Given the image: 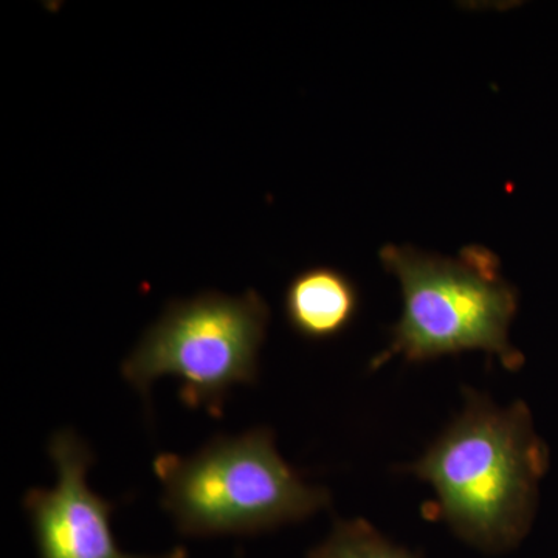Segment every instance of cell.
Listing matches in <instances>:
<instances>
[{"instance_id": "obj_2", "label": "cell", "mask_w": 558, "mask_h": 558, "mask_svg": "<svg viewBox=\"0 0 558 558\" xmlns=\"http://www.w3.org/2000/svg\"><path fill=\"white\" fill-rule=\"evenodd\" d=\"M379 258L398 278L403 307L373 368L398 355L421 363L465 351L486 352L509 371L523 366V354L509 339L519 292L502 277L492 250L472 244L449 258L388 244Z\"/></svg>"}, {"instance_id": "obj_6", "label": "cell", "mask_w": 558, "mask_h": 558, "mask_svg": "<svg viewBox=\"0 0 558 558\" xmlns=\"http://www.w3.org/2000/svg\"><path fill=\"white\" fill-rule=\"evenodd\" d=\"M359 310L357 286L333 267L300 271L286 288V322L303 339H336L354 323Z\"/></svg>"}, {"instance_id": "obj_4", "label": "cell", "mask_w": 558, "mask_h": 558, "mask_svg": "<svg viewBox=\"0 0 558 558\" xmlns=\"http://www.w3.org/2000/svg\"><path fill=\"white\" fill-rule=\"evenodd\" d=\"M269 322V304L256 290L172 300L124 360L121 376L145 398L154 381L175 377L186 407L222 417L230 389L258 380Z\"/></svg>"}, {"instance_id": "obj_5", "label": "cell", "mask_w": 558, "mask_h": 558, "mask_svg": "<svg viewBox=\"0 0 558 558\" xmlns=\"http://www.w3.org/2000/svg\"><path fill=\"white\" fill-rule=\"evenodd\" d=\"M49 454L57 484L31 488L24 497L39 558H189L185 548L161 556H134L119 548L110 526L116 505L87 484L94 453L73 429L51 436Z\"/></svg>"}, {"instance_id": "obj_1", "label": "cell", "mask_w": 558, "mask_h": 558, "mask_svg": "<svg viewBox=\"0 0 558 558\" xmlns=\"http://www.w3.org/2000/svg\"><path fill=\"white\" fill-rule=\"evenodd\" d=\"M464 398L462 413L407 470L435 490L428 519L484 553H506L532 526L548 447L526 403L501 409L472 389Z\"/></svg>"}, {"instance_id": "obj_3", "label": "cell", "mask_w": 558, "mask_h": 558, "mask_svg": "<svg viewBox=\"0 0 558 558\" xmlns=\"http://www.w3.org/2000/svg\"><path fill=\"white\" fill-rule=\"evenodd\" d=\"M153 469L161 506L186 537L256 535L310 519L330 501L282 459L269 428L216 436L191 457L161 453Z\"/></svg>"}, {"instance_id": "obj_7", "label": "cell", "mask_w": 558, "mask_h": 558, "mask_svg": "<svg viewBox=\"0 0 558 558\" xmlns=\"http://www.w3.org/2000/svg\"><path fill=\"white\" fill-rule=\"evenodd\" d=\"M307 558H417L402 546L389 542L368 521H337L325 542L311 550Z\"/></svg>"}]
</instances>
